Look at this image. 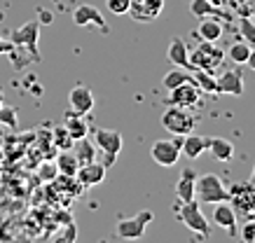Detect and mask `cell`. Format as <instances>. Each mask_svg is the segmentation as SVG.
<instances>
[{"mask_svg":"<svg viewBox=\"0 0 255 243\" xmlns=\"http://www.w3.org/2000/svg\"><path fill=\"white\" fill-rule=\"evenodd\" d=\"M38 40H40V21L33 19L28 24H23L21 28H14L9 33V42H12V52L9 59L14 63V68L19 66V56H23L26 63H38L40 61V49H38Z\"/></svg>","mask_w":255,"mask_h":243,"instance_id":"1","label":"cell"},{"mask_svg":"<svg viewBox=\"0 0 255 243\" xmlns=\"http://www.w3.org/2000/svg\"><path fill=\"white\" fill-rule=\"evenodd\" d=\"M187 61H190V71L199 68V71H209V73H216L225 61V52L220 47H216V42H206L201 40L199 47L192 49L187 54Z\"/></svg>","mask_w":255,"mask_h":243,"instance_id":"2","label":"cell"},{"mask_svg":"<svg viewBox=\"0 0 255 243\" xmlns=\"http://www.w3.org/2000/svg\"><path fill=\"white\" fill-rule=\"evenodd\" d=\"M194 196H199V201L204 204H218L230 199V189L225 187V182L216 173H204V175H197L194 180Z\"/></svg>","mask_w":255,"mask_h":243,"instance_id":"3","label":"cell"},{"mask_svg":"<svg viewBox=\"0 0 255 243\" xmlns=\"http://www.w3.org/2000/svg\"><path fill=\"white\" fill-rule=\"evenodd\" d=\"M162 126L173 136H187L194 131L197 126V117L192 115L190 108H178V105H169L162 115Z\"/></svg>","mask_w":255,"mask_h":243,"instance_id":"4","label":"cell"},{"mask_svg":"<svg viewBox=\"0 0 255 243\" xmlns=\"http://www.w3.org/2000/svg\"><path fill=\"white\" fill-rule=\"evenodd\" d=\"M230 206L234 208L237 218L255 220V185L251 182H239L230 189Z\"/></svg>","mask_w":255,"mask_h":243,"instance_id":"5","label":"cell"},{"mask_svg":"<svg viewBox=\"0 0 255 243\" xmlns=\"http://www.w3.org/2000/svg\"><path fill=\"white\" fill-rule=\"evenodd\" d=\"M94 138H96V148L103 155V166L115 164V159L120 157L122 152V134L115 131V129H96L94 131Z\"/></svg>","mask_w":255,"mask_h":243,"instance_id":"6","label":"cell"},{"mask_svg":"<svg viewBox=\"0 0 255 243\" xmlns=\"http://www.w3.org/2000/svg\"><path fill=\"white\" fill-rule=\"evenodd\" d=\"M178 218H180V222H183L190 232H194L197 236H209L211 234V225H209V220H206V215L201 213L197 199L183 201L180 208H178Z\"/></svg>","mask_w":255,"mask_h":243,"instance_id":"7","label":"cell"},{"mask_svg":"<svg viewBox=\"0 0 255 243\" xmlns=\"http://www.w3.org/2000/svg\"><path fill=\"white\" fill-rule=\"evenodd\" d=\"M152 222V213L150 211H140L138 215L133 218H122L115 225V236L117 239H124V241H133V239H140L145 234V227Z\"/></svg>","mask_w":255,"mask_h":243,"instance_id":"8","label":"cell"},{"mask_svg":"<svg viewBox=\"0 0 255 243\" xmlns=\"http://www.w3.org/2000/svg\"><path fill=\"white\" fill-rule=\"evenodd\" d=\"M162 9L164 0H129V12L127 14L138 24H150L162 14Z\"/></svg>","mask_w":255,"mask_h":243,"instance_id":"9","label":"cell"},{"mask_svg":"<svg viewBox=\"0 0 255 243\" xmlns=\"http://www.w3.org/2000/svg\"><path fill=\"white\" fill-rule=\"evenodd\" d=\"M201 94L204 91L194 84V80H192V82H185V84L176 86V89H169L166 103L169 105H178V108H194V105H199Z\"/></svg>","mask_w":255,"mask_h":243,"instance_id":"10","label":"cell"},{"mask_svg":"<svg viewBox=\"0 0 255 243\" xmlns=\"http://www.w3.org/2000/svg\"><path fill=\"white\" fill-rule=\"evenodd\" d=\"M150 155L159 166H176L180 159V141H171V138H162L155 141L150 148Z\"/></svg>","mask_w":255,"mask_h":243,"instance_id":"11","label":"cell"},{"mask_svg":"<svg viewBox=\"0 0 255 243\" xmlns=\"http://www.w3.org/2000/svg\"><path fill=\"white\" fill-rule=\"evenodd\" d=\"M73 24L75 26H96L99 31L108 33V24H106V19L101 14V9H96L94 5H78V7L73 9Z\"/></svg>","mask_w":255,"mask_h":243,"instance_id":"12","label":"cell"},{"mask_svg":"<svg viewBox=\"0 0 255 243\" xmlns=\"http://www.w3.org/2000/svg\"><path fill=\"white\" fill-rule=\"evenodd\" d=\"M216 94L244 96V75L239 68H230L220 78H216Z\"/></svg>","mask_w":255,"mask_h":243,"instance_id":"13","label":"cell"},{"mask_svg":"<svg viewBox=\"0 0 255 243\" xmlns=\"http://www.w3.org/2000/svg\"><path fill=\"white\" fill-rule=\"evenodd\" d=\"M68 103H70V110L73 112H78V115H89L94 110V94H92V89L85 84H78V86H73L70 89V94H68Z\"/></svg>","mask_w":255,"mask_h":243,"instance_id":"14","label":"cell"},{"mask_svg":"<svg viewBox=\"0 0 255 243\" xmlns=\"http://www.w3.org/2000/svg\"><path fill=\"white\" fill-rule=\"evenodd\" d=\"M237 213L230 206V201H218L213 204V225H218L220 229H225L227 234L237 236Z\"/></svg>","mask_w":255,"mask_h":243,"instance_id":"15","label":"cell"},{"mask_svg":"<svg viewBox=\"0 0 255 243\" xmlns=\"http://www.w3.org/2000/svg\"><path fill=\"white\" fill-rule=\"evenodd\" d=\"M75 178H78V182L85 189L96 187V185H101V182L106 180V166H103V162H92V164H85V166H80V168H78Z\"/></svg>","mask_w":255,"mask_h":243,"instance_id":"16","label":"cell"},{"mask_svg":"<svg viewBox=\"0 0 255 243\" xmlns=\"http://www.w3.org/2000/svg\"><path fill=\"white\" fill-rule=\"evenodd\" d=\"M206 150H209V138H204V136L187 134L180 141V155H185L190 159H199Z\"/></svg>","mask_w":255,"mask_h":243,"instance_id":"17","label":"cell"},{"mask_svg":"<svg viewBox=\"0 0 255 243\" xmlns=\"http://www.w3.org/2000/svg\"><path fill=\"white\" fill-rule=\"evenodd\" d=\"M187 54H190V49H187V42H185L183 38H173V40L169 42V49H166V59H169L173 66H178V68H190Z\"/></svg>","mask_w":255,"mask_h":243,"instance_id":"18","label":"cell"},{"mask_svg":"<svg viewBox=\"0 0 255 243\" xmlns=\"http://www.w3.org/2000/svg\"><path fill=\"white\" fill-rule=\"evenodd\" d=\"M194 180H197V173L192 168H183L180 178H178V185H176V196L180 204L194 199Z\"/></svg>","mask_w":255,"mask_h":243,"instance_id":"19","label":"cell"},{"mask_svg":"<svg viewBox=\"0 0 255 243\" xmlns=\"http://www.w3.org/2000/svg\"><path fill=\"white\" fill-rule=\"evenodd\" d=\"M223 33H225L223 24H220L218 19H213V16H204L199 28H197L199 40H206V42H218V40L223 38Z\"/></svg>","mask_w":255,"mask_h":243,"instance_id":"20","label":"cell"},{"mask_svg":"<svg viewBox=\"0 0 255 243\" xmlns=\"http://www.w3.org/2000/svg\"><path fill=\"white\" fill-rule=\"evenodd\" d=\"M73 148H75V157H78V164L85 166V164H92V162H96V145H94L89 138H78V141L73 143Z\"/></svg>","mask_w":255,"mask_h":243,"instance_id":"21","label":"cell"},{"mask_svg":"<svg viewBox=\"0 0 255 243\" xmlns=\"http://www.w3.org/2000/svg\"><path fill=\"white\" fill-rule=\"evenodd\" d=\"M63 126H66V131L73 136V141L85 138V136L89 134V126H87V122L82 119V115L73 112V110H70L68 115H66V119H63Z\"/></svg>","mask_w":255,"mask_h":243,"instance_id":"22","label":"cell"},{"mask_svg":"<svg viewBox=\"0 0 255 243\" xmlns=\"http://www.w3.org/2000/svg\"><path fill=\"white\" fill-rule=\"evenodd\" d=\"M209 150L213 159H218V162H230L234 157V145L227 138H218V136L209 138Z\"/></svg>","mask_w":255,"mask_h":243,"instance_id":"23","label":"cell"},{"mask_svg":"<svg viewBox=\"0 0 255 243\" xmlns=\"http://www.w3.org/2000/svg\"><path fill=\"white\" fill-rule=\"evenodd\" d=\"M190 12H192V16H197V19H204V16H220V19H230V14H225L223 7L211 5L209 0H192Z\"/></svg>","mask_w":255,"mask_h":243,"instance_id":"24","label":"cell"},{"mask_svg":"<svg viewBox=\"0 0 255 243\" xmlns=\"http://www.w3.org/2000/svg\"><path fill=\"white\" fill-rule=\"evenodd\" d=\"M56 168H59V173H61V175H73V178H75V173H78V168H80L75 152L63 150L61 155L56 157Z\"/></svg>","mask_w":255,"mask_h":243,"instance_id":"25","label":"cell"},{"mask_svg":"<svg viewBox=\"0 0 255 243\" xmlns=\"http://www.w3.org/2000/svg\"><path fill=\"white\" fill-rule=\"evenodd\" d=\"M248 54H251V45L248 42H244V40H237V42H232L230 45V49L225 52V56H230V61H234L237 66H244L248 59Z\"/></svg>","mask_w":255,"mask_h":243,"instance_id":"26","label":"cell"},{"mask_svg":"<svg viewBox=\"0 0 255 243\" xmlns=\"http://www.w3.org/2000/svg\"><path fill=\"white\" fill-rule=\"evenodd\" d=\"M194 84L199 86L204 94H216V78H213V73L209 71H199V68H194Z\"/></svg>","mask_w":255,"mask_h":243,"instance_id":"27","label":"cell"},{"mask_svg":"<svg viewBox=\"0 0 255 243\" xmlns=\"http://www.w3.org/2000/svg\"><path fill=\"white\" fill-rule=\"evenodd\" d=\"M185 82H192V75L185 71H180V68H176V71H169L166 75H164L162 84L166 86V89H176V86L185 84Z\"/></svg>","mask_w":255,"mask_h":243,"instance_id":"28","label":"cell"},{"mask_svg":"<svg viewBox=\"0 0 255 243\" xmlns=\"http://www.w3.org/2000/svg\"><path fill=\"white\" fill-rule=\"evenodd\" d=\"M239 35L244 42H248L251 47H255V21L251 16H241L239 19Z\"/></svg>","mask_w":255,"mask_h":243,"instance_id":"29","label":"cell"},{"mask_svg":"<svg viewBox=\"0 0 255 243\" xmlns=\"http://www.w3.org/2000/svg\"><path fill=\"white\" fill-rule=\"evenodd\" d=\"M0 124L5 126H12V129H16L19 126V117H16V110L9 108V105H0Z\"/></svg>","mask_w":255,"mask_h":243,"instance_id":"30","label":"cell"},{"mask_svg":"<svg viewBox=\"0 0 255 243\" xmlns=\"http://www.w3.org/2000/svg\"><path fill=\"white\" fill-rule=\"evenodd\" d=\"M54 141H56V145H59V150H70L73 148V136L66 131V126H61V129H56L54 131Z\"/></svg>","mask_w":255,"mask_h":243,"instance_id":"31","label":"cell"},{"mask_svg":"<svg viewBox=\"0 0 255 243\" xmlns=\"http://www.w3.org/2000/svg\"><path fill=\"white\" fill-rule=\"evenodd\" d=\"M239 236H241V239H244L246 243H255V220H244Z\"/></svg>","mask_w":255,"mask_h":243,"instance_id":"32","label":"cell"},{"mask_svg":"<svg viewBox=\"0 0 255 243\" xmlns=\"http://www.w3.org/2000/svg\"><path fill=\"white\" fill-rule=\"evenodd\" d=\"M106 7L113 14H127L129 12V0H106Z\"/></svg>","mask_w":255,"mask_h":243,"instance_id":"33","label":"cell"},{"mask_svg":"<svg viewBox=\"0 0 255 243\" xmlns=\"http://www.w3.org/2000/svg\"><path fill=\"white\" fill-rule=\"evenodd\" d=\"M40 175H42V180H54L56 175H59V168H56V164H45Z\"/></svg>","mask_w":255,"mask_h":243,"instance_id":"34","label":"cell"},{"mask_svg":"<svg viewBox=\"0 0 255 243\" xmlns=\"http://www.w3.org/2000/svg\"><path fill=\"white\" fill-rule=\"evenodd\" d=\"M38 21H40V24H52V21H54V14H52L49 9H40V12H38Z\"/></svg>","mask_w":255,"mask_h":243,"instance_id":"35","label":"cell"},{"mask_svg":"<svg viewBox=\"0 0 255 243\" xmlns=\"http://www.w3.org/2000/svg\"><path fill=\"white\" fill-rule=\"evenodd\" d=\"M12 42H9V40H5L2 38V35H0V54H9V52H12Z\"/></svg>","mask_w":255,"mask_h":243,"instance_id":"36","label":"cell"},{"mask_svg":"<svg viewBox=\"0 0 255 243\" xmlns=\"http://www.w3.org/2000/svg\"><path fill=\"white\" fill-rule=\"evenodd\" d=\"M246 63H248V68H251V71L255 73V47H251V54H248Z\"/></svg>","mask_w":255,"mask_h":243,"instance_id":"37","label":"cell"},{"mask_svg":"<svg viewBox=\"0 0 255 243\" xmlns=\"http://www.w3.org/2000/svg\"><path fill=\"white\" fill-rule=\"evenodd\" d=\"M211 5H216V7H225V2H227V0H209Z\"/></svg>","mask_w":255,"mask_h":243,"instance_id":"38","label":"cell"},{"mask_svg":"<svg viewBox=\"0 0 255 243\" xmlns=\"http://www.w3.org/2000/svg\"><path fill=\"white\" fill-rule=\"evenodd\" d=\"M248 182H251V185H255V166H253V171H251V180H248Z\"/></svg>","mask_w":255,"mask_h":243,"instance_id":"39","label":"cell"},{"mask_svg":"<svg viewBox=\"0 0 255 243\" xmlns=\"http://www.w3.org/2000/svg\"><path fill=\"white\" fill-rule=\"evenodd\" d=\"M0 105H2V86H0Z\"/></svg>","mask_w":255,"mask_h":243,"instance_id":"40","label":"cell"},{"mask_svg":"<svg viewBox=\"0 0 255 243\" xmlns=\"http://www.w3.org/2000/svg\"><path fill=\"white\" fill-rule=\"evenodd\" d=\"M251 19H253V21H255V9H253V16H251Z\"/></svg>","mask_w":255,"mask_h":243,"instance_id":"41","label":"cell"},{"mask_svg":"<svg viewBox=\"0 0 255 243\" xmlns=\"http://www.w3.org/2000/svg\"><path fill=\"white\" fill-rule=\"evenodd\" d=\"M241 2H246V0H241Z\"/></svg>","mask_w":255,"mask_h":243,"instance_id":"42","label":"cell"}]
</instances>
